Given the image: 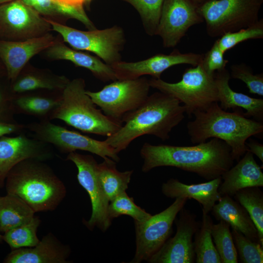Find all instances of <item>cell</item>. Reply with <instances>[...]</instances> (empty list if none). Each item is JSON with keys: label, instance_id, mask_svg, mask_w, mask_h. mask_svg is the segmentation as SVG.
<instances>
[{"label": "cell", "instance_id": "6da1fadb", "mask_svg": "<svg viewBox=\"0 0 263 263\" xmlns=\"http://www.w3.org/2000/svg\"><path fill=\"white\" fill-rule=\"evenodd\" d=\"M140 153L143 159V172L157 167H172L196 173L208 181L221 177L235 161L230 147L216 138L192 146L146 142Z\"/></svg>", "mask_w": 263, "mask_h": 263}, {"label": "cell", "instance_id": "7a4b0ae2", "mask_svg": "<svg viewBox=\"0 0 263 263\" xmlns=\"http://www.w3.org/2000/svg\"><path fill=\"white\" fill-rule=\"evenodd\" d=\"M176 98L160 91L149 95L136 109L125 115L122 127L104 141L118 153L136 138L155 136L162 141L184 119L185 107Z\"/></svg>", "mask_w": 263, "mask_h": 263}, {"label": "cell", "instance_id": "3957f363", "mask_svg": "<svg viewBox=\"0 0 263 263\" xmlns=\"http://www.w3.org/2000/svg\"><path fill=\"white\" fill-rule=\"evenodd\" d=\"M194 119L187 125L190 141L198 144L209 138H216L228 144L232 156L238 161L248 150L246 140L263 132L262 122L247 118L236 110L232 113L223 110L218 102L204 111H197Z\"/></svg>", "mask_w": 263, "mask_h": 263}, {"label": "cell", "instance_id": "277c9868", "mask_svg": "<svg viewBox=\"0 0 263 263\" xmlns=\"http://www.w3.org/2000/svg\"><path fill=\"white\" fill-rule=\"evenodd\" d=\"M4 186L7 194L19 197L35 212L55 209L66 193L64 184L52 169L43 161L33 159L13 168Z\"/></svg>", "mask_w": 263, "mask_h": 263}, {"label": "cell", "instance_id": "5b68a950", "mask_svg": "<svg viewBox=\"0 0 263 263\" xmlns=\"http://www.w3.org/2000/svg\"><path fill=\"white\" fill-rule=\"evenodd\" d=\"M82 78L70 80L62 91L60 104L53 113L50 120L59 119L85 133L109 137L116 132L123 123L105 115L95 107L86 94Z\"/></svg>", "mask_w": 263, "mask_h": 263}, {"label": "cell", "instance_id": "8992f818", "mask_svg": "<svg viewBox=\"0 0 263 263\" xmlns=\"http://www.w3.org/2000/svg\"><path fill=\"white\" fill-rule=\"evenodd\" d=\"M214 75L208 74L201 63L186 69L181 79L169 83L161 78L149 79L150 87L177 99L191 116L197 111H204L218 102Z\"/></svg>", "mask_w": 263, "mask_h": 263}, {"label": "cell", "instance_id": "52a82bcc", "mask_svg": "<svg viewBox=\"0 0 263 263\" xmlns=\"http://www.w3.org/2000/svg\"><path fill=\"white\" fill-rule=\"evenodd\" d=\"M263 0H211L200 5L198 11L211 38L247 27L259 20Z\"/></svg>", "mask_w": 263, "mask_h": 263}, {"label": "cell", "instance_id": "ba28073f", "mask_svg": "<svg viewBox=\"0 0 263 263\" xmlns=\"http://www.w3.org/2000/svg\"><path fill=\"white\" fill-rule=\"evenodd\" d=\"M52 29L73 49L92 52L109 66L121 60L126 43L123 29L117 25L102 30L81 31L47 19Z\"/></svg>", "mask_w": 263, "mask_h": 263}, {"label": "cell", "instance_id": "9c48e42d", "mask_svg": "<svg viewBox=\"0 0 263 263\" xmlns=\"http://www.w3.org/2000/svg\"><path fill=\"white\" fill-rule=\"evenodd\" d=\"M149 79L113 81L97 92L86 91L93 102L110 118L123 123V117L139 107L149 96Z\"/></svg>", "mask_w": 263, "mask_h": 263}, {"label": "cell", "instance_id": "30bf717a", "mask_svg": "<svg viewBox=\"0 0 263 263\" xmlns=\"http://www.w3.org/2000/svg\"><path fill=\"white\" fill-rule=\"evenodd\" d=\"M30 136L53 145L62 153L81 150L95 154L104 160L111 158L118 162L116 150L105 141H99L52 123L51 120H40L25 125Z\"/></svg>", "mask_w": 263, "mask_h": 263}, {"label": "cell", "instance_id": "8fae6325", "mask_svg": "<svg viewBox=\"0 0 263 263\" xmlns=\"http://www.w3.org/2000/svg\"><path fill=\"white\" fill-rule=\"evenodd\" d=\"M188 199L175 198L174 202L161 212L141 222H134L136 250L130 263L148 261L163 246L172 233V225Z\"/></svg>", "mask_w": 263, "mask_h": 263}, {"label": "cell", "instance_id": "7c38bea8", "mask_svg": "<svg viewBox=\"0 0 263 263\" xmlns=\"http://www.w3.org/2000/svg\"><path fill=\"white\" fill-rule=\"evenodd\" d=\"M51 29L47 19L20 0L0 5V39L24 40L43 36Z\"/></svg>", "mask_w": 263, "mask_h": 263}, {"label": "cell", "instance_id": "4fadbf2b", "mask_svg": "<svg viewBox=\"0 0 263 263\" xmlns=\"http://www.w3.org/2000/svg\"><path fill=\"white\" fill-rule=\"evenodd\" d=\"M66 160L73 162L77 169L79 184L87 192L92 204V212L90 219L85 221L91 230L95 227L106 231L112 224L108 215L109 200L102 188L98 174V164L94 157L75 151L68 153Z\"/></svg>", "mask_w": 263, "mask_h": 263}, {"label": "cell", "instance_id": "5bb4252c", "mask_svg": "<svg viewBox=\"0 0 263 263\" xmlns=\"http://www.w3.org/2000/svg\"><path fill=\"white\" fill-rule=\"evenodd\" d=\"M190 0H164L156 35L166 48L175 47L193 25L204 21Z\"/></svg>", "mask_w": 263, "mask_h": 263}, {"label": "cell", "instance_id": "9a60e30c", "mask_svg": "<svg viewBox=\"0 0 263 263\" xmlns=\"http://www.w3.org/2000/svg\"><path fill=\"white\" fill-rule=\"evenodd\" d=\"M174 222L176 232L147 262L150 263H193L195 262L193 237L201 222L196 216L183 207Z\"/></svg>", "mask_w": 263, "mask_h": 263}, {"label": "cell", "instance_id": "2e32d148", "mask_svg": "<svg viewBox=\"0 0 263 263\" xmlns=\"http://www.w3.org/2000/svg\"><path fill=\"white\" fill-rule=\"evenodd\" d=\"M204 54L182 53L174 49L169 54H157L147 59L136 62L122 60L111 66L117 79H134L145 75L160 78L162 74L170 67L180 64L195 66L201 63Z\"/></svg>", "mask_w": 263, "mask_h": 263}, {"label": "cell", "instance_id": "e0dca14e", "mask_svg": "<svg viewBox=\"0 0 263 263\" xmlns=\"http://www.w3.org/2000/svg\"><path fill=\"white\" fill-rule=\"evenodd\" d=\"M7 135L0 137V188L4 186L8 173L19 163L29 159L44 161L54 155L51 145L23 132Z\"/></svg>", "mask_w": 263, "mask_h": 263}, {"label": "cell", "instance_id": "ac0fdd59", "mask_svg": "<svg viewBox=\"0 0 263 263\" xmlns=\"http://www.w3.org/2000/svg\"><path fill=\"white\" fill-rule=\"evenodd\" d=\"M55 41L54 37L49 33L24 40L0 39V60L11 83L16 79L32 57L47 49Z\"/></svg>", "mask_w": 263, "mask_h": 263}, {"label": "cell", "instance_id": "d6986e66", "mask_svg": "<svg viewBox=\"0 0 263 263\" xmlns=\"http://www.w3.org/2000/svg\"><path fill=\"white\" fill-rule=\"evenodd\" d=\"M70 248L51 233L48 234L33 247L12 250L5 263H66Z\"/></svg>", "mask_w": 263, "mask_h": 263}, {"label": "cell", "instance_id": "ffe728a7", "mask_svg": "<svg viewBox=\"0 0 263 263\" xmlns=\"http://www.w3.org/2000/svg\"><path fill=\"white\" fill-rule=\"evenodd\" d=\"M221 176L218 191L220 195L233 197L239 190L251 187H263L262 168L249 151Z\"/></svg>", "mask_w": 263, "mask_h": 263}, {"label": "cell", "instance_id": "44dd1931", "mask_svg": "<svg viewBox=\"0 0 263 263\" xmlns=\"http://www.w3.org/2000/svg\"><path fill=\"white\" fill-rule=\"evenodd\" d=\"M222 181L221 177H219L205 183L188 185L170 178L163 183L161 190L165 196L171 199L195 200L202 206V211L208 213L221 197L218 189Z\"/></svg>", "mask_w": 263, "mask_h": 263}, {"label": "cell", "instance_id": "7402d4cb", "mask_svg": "<svg viewBox=\"0 0 263 263\" xmlns=\"http://www.w3.org/2000/svg\"><path fill=\"white\" fill-rule=\"evenodd\" d=\"M218 102L224 110L240 108L246 111L244 114L252 116L255 120H263V99L251 97L241 93L234 91L229 85L230 73L225 68L216 72L214 75Z\"/></svg>", "mask_w": 263, "mask_h": 263}, {"label": "cell", "instance_id": "603a6c76", "mask_svg": "<svg viewBox=\"0 0 263 263\" xmlns=\"http://www.w3.org/2000/svg\"><path fill=\"white\" fill-rule=\"evenodd\" d=\"M62 91H50L45 93L36 91L13 94V105L16 113L37 117L39 120H51L54 111L60 104Z\"/></svg>", "mask_w": 263, "mask_h": 263}, {"label": "cell", "instance_id": "cb8c5ba5", "mask_svg": "<svg viewBox=\"0 0 263 263\" xmlns=\"http://www.w3.org/2000/svg\"><path fill=\"white\" fill-rule=\"evenodd\" d=\"M46 54L52 59L68 60L76 66L88 69L94 77L102 82L117 79L111 67L99 57L70 48L62 42L56 41L46 49Z\"/></svg>", "mask_w": 263, "mask_h": 263}, {"label": "cell", "instance_id": "d4e9b609", "mask_svg": "<svg viewBox=\"0 0 263 263\" xmlns=\"http://www.w3.org/2000/svg\"><path fill=\"white\" fill-rule=\"evenodd\" d=\"M211 212L217 221H225L232 229L239 231L251 240L260 243L257 228L249 215L232 197L222 196L214 204Z\"/></svg>", "mask_w": 263, "mask_h": 263}, {"label": "cell", "instance_id": "484cf974", "mask_svg": "<svg viewBox=\"0 0 263 263\" xmlns=\"http://www.w3.org/2000/svg\"><path fill=\"white\" fill-rule=\"evenodd\" d=\"M69 81L64 76L41 71L21 72L11 82L10 90L13 94L39 90L63 91Z\"/></svg>", "mask_w": 263, "mask_h": 263}, {"label": "cell", "instance_id": "4316f807", "mask_svg": "<svg viewBox=\"0 0 263 263\" xmlns=\"http://www.w3.org/2000/svg\"><path fill=\"white\" fill-rule=\"evenodd\" d=\"M35 211L19 197L7 194L0 196V232L8 230L30 221Z\"/></svg>", "mask_w": 263, "mask_h": 263}, {"label": "cell", "instance_id": "83f0119b", "mask_svg": "<svg viewBox=\"0 0 263 263\" xmlns=\"http://www.w3.org/2000/svg\"><path fill=\"white\" fill-rule=\"evenodd\" d=\"M133 170L119 171L116 162L111 158L98 164V174L103 190L110 202L128 188Z\"/></svg>", "mask_w": 263, "mask_h": 263}, {"label": "cell", "instance_id": "f1b7e54d", "mask_svg": "<svg viewBox=\"0 0 263 263\" xmlns=\"http://www.w3.org/2000/svg\"><path fill=\"white\" fill-rule=\"evenodd\" d=\"M213 224L212 219L208 213L202 211L200 226L194 234L193 248L195 263H221L212 238Z\"/></svg>", "mask_w": 263, "mask_h": 263}, {"label": "cell", "instance_id": "f546056e", "mask_svg": "<svg viewBox=\"0 0 263 263\" xmlns=\"http://www.w3.org/2000/svg\"><path fill=\"white\" fill-rule=\"evenodd\" d=\"M247 211L258 231L259 240L263 246V193L258 187L238 190L233 196Z\"/></svg>", "mask_w": 263, "mask_h": 263}, {"label": "cell", "instance_id": "4dcf8cb0", "mask_svg": "<svg viewBox=\"0 0 263 263\" xmlns=\"http://www.w3.org/2000/svg\"><path fill=\"white\" fill-rule=\"evenodd\" d=\"M40 223L39 219L34 216L29 222L4 232L2 235L3 241L12 250L33 247L39 242L37 232Z\"/></svg>", "mask_w": 263, "mask_h": 263}, {"label": "cell", "instance_id": "1f68e13d", "mask_svg": "<svg viewBox=\"0 0 263 263\" xmlns=\"http://www.w3.org/2000/svg\"><path fill=\"white\" fill-rule=\"evenodd\" d=\"M230 225L223 221L213 224L211 235L221 263H237L238 254L233 242Z\"/></svg>", "mask_w": 263, "mask_h": 263}, {"label": "cell", "instance_id": "d6a6232c", "mask_svg": "<svg viewBox=\"0 0 263 263\" xmlns=\"http://www.w3.org/2000/svg\"><path fill=\"white\" fill-rule=\"evenodd\" d=\"M131 4L139 13L146 33L156 35L164 0H121Z\"/></svg>", "mask_w": 263, "mask_h": 263}, {"label": "cell", "instance_id": "836d02e7", "mask_svg": "<svg viewBox=\"0 0 263 263\" xmlns=\"http://www.w3.org/2000/svg\"><path fill=\"white\" fill-rule=\"evenodd\" d=\"M108 215L111 221L125 215L131 217L134 222L144 221L151 215L137 206L133 199L129 197L126 191L117 195L110 202Z\"/></svg>", "mask_w": 263, "mask_h": 263}, {"label": "cell", "instance_id": "e575fe53", "mask_svg": "<svg viewBox=\"0 0 263 263\" xmlns=\"http://www.w3.org/2000/svg\"><path fill=\"white\" fill-rule=\"evenodd\" d=\"M263 38V19L244 28L225 33L216 40L223 53L231 49L238 44L248 39Z\"/></svg>", "mask_w": 263, "mask_h": 263}, {"label": "cell", "instance_id": "d590c367", "mask_svg": "<svg viewBox=\"0 0 263 263\" xmlns=\"http://www.w3.org/2000/svg\"><path fill=\"white\" fill-rule=\"evenodd\" d=\"M231 231L240 263H263V246L248 239L239 231L232 229Z\"/></svg>", "mask_w": 263, "mask_h": 263}, {"label": "cell", "instance_id": "8d00e7d4", "mask_svg": "<svg viewBox=\"0 0 263 263\" xmlns=\"http://www.w3.org/2000/svg\"><path fill=\"white\" fill-rule=\"evenodd\" d=\"M230 77L244 82L251 94L263 96V74H253L251 68L244 63L233 64Z\"/></svg>", "mask_w": 263, "mask_h": 263}, {"label": "cell", "instance_id": "74e56055", "mask_svg": "<svg viewBox=\"0 0 263 263\" xmlns=\"http://www.w3.org/2000/svg\"><path fill=\"white\" fill-rule=\"evenodd\" d=\"M224 55L215 41L211 48L204 54L201 64L206 72L214 75L216 72L225 69L228 63V60L224 58Z\"/></svg>", "mask_w": 263, "mask_h": 263}, {"label": "cell", "instance_id": "f35d334b", "mask_svg": "<svg viewBox=\"0 0 263 263\" xmlns=\"http://www.w3.org/2000/svg\"><path fill=\"white\" fill-rule=\"evenodd\" d=\"M13 96L10 88L6 90L0 86V122L18 123L14 118Z\"/></svg>", "mask_w": 263, "mask_h": 263}, {"label": "cell", "instance_id": "ab89813d", "mask_svg": "<svg viewBox=\"0 0 263 263\" xmlns=\"http://www.w3.org/2000/svg\"><path fill=\"white\" fill-rule=\"evenodd\" d=\"M25 131V125L17 123L0 122V137L12 133L19 134Z\"/></svg>", "mask_w": 263, "mask_h": 263}, {"label": "cell", "instance_id": "60d3db41", "mask_svg": "<svg viewBox=\"0 0 263 263\" xmlns=\"http://www.w3.org/2000/svg\"><path fill=\"white\" fill-rule=\"evenodd\" d=\"M248 151L253 154L256 155L263 163V145L258 142L251 140L248 143H246Z\"/></svg>", "mask_w": 263, "mask_h": 263}, {"label": "cell", "instance_id": "b9f144b4", "mask_svg": "<svg viewBox=\"0 0 263 263\" xmlns=\"http://www.w3.org/2000/svg\"><path fill=\"white\" fill-rule=\"evenodd\" d=\"M59 2L74 6H83L85 2H90L91 0H55Z\"/></svg>", "mask_w": 263, "mask_h": 263}, {"label": "cell", "instance_id": "7bdbcfd3", "mask_svg": "<svg viewBox=\"0 0 263 263\" xmlns=\"http://www.w3.org/2000/svg\"><path fill=\"white\" fill-rule=\"evenodd\" d=\"M192 2H193L195 5L198 7L200 5L203 4V3L211 0H190Z\"/></svg>", "mask_w": 263, "mask_h": 263}, {"label": "cell", "instance_id": "ee69618b", "mask_svg": "<svg viewBox=\"0 0 263 263\" xmlns=\"http://www.w3.org/2000/svg\"><path fill=\"white\" fill-rule=\"evenodd\" d=\"M14 0H0V5L5 3L12 1Z\"/></svg>", "mask_w": 263, "mask_h": 263}, {"label": "cell", "instance_id": "f6af8a7d", "mask_svg": "<svg viewBox=\"0 0 263 263\" xmlns=\"http://www.w3.org/2000/svg\"><path fill=\"white\" fill-rule=\"evenodd\" d=\"M3 241L2 235L1 234L0 232V242H1Z\"/></svg>", "mask_w": 263, "mask_h": 263}, {"label": "cell", "instance_id": "bcb514c9", "mask_svg": "<svg viewBox=\"0 0 263 263\" xmlns=\"http://www.w3.org/2000/svg\"><path fill=\"white\" fill-rule=\"evenodd\" d=\"M0 74H1V71H0Z\"/></svg>", "mask_w": 263, "mask_h": 263}]
</instances>
